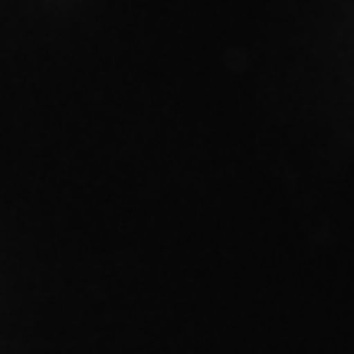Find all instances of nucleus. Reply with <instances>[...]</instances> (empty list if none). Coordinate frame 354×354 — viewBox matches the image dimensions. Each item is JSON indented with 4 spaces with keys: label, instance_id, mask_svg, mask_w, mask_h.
I'll use <instances>...</instances> for the list:
<instances>
[]
</instances>
